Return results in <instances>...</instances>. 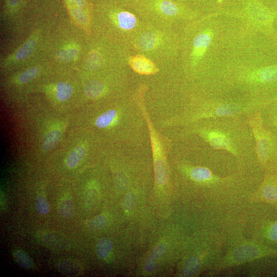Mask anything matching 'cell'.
I'll return each mask as SVG.
<instances>
[{
    "label": "cell",
    "instance_id": "cell-19",
    "mask_svg": "<svg viewBox=\"0 0 277 277\" xmlns=\"http://www.w3.org/2000/svg\"><path fill=\"white\" fill-rule=\"evenodd\" d=\"M73 92L72 86L66 82H60L56 85V96L62 102L67 101Z\"/></svg>",
    "mask_w": 277,
    "mask_h": 277
},
{
    "label": "cell",
    "instance_id": "cell-6",
    "mask_svg": "<svg viewBox=\"0 0 277 277\" xmlns=\"http://www.w3.org/2000/svg\"><path fill=\"white\" fill-rule=\"evenodd\" d=\"M248 201L268 203L277 210V174L265 172L260 185L250 194Z\"/></svg>",
    "mask_w": 277,
    "mask_h": 277
},
{
    "label": "cell",
    "instance_id": "cell-17",
    "mask_svg": "<svg viewBox=\"0 0 277 277\" xmlns=\"http://www.w3.org/2000/svg\"><path fill=\"white\" fill-rule=\"evenodd\" d=\"M61 136V133L58 130H52L47 134L44 137L42 148L44 151H49L54 147Z\"/></svg>",
    "mask_w": 277,
    "mask_h": 277
},
{
    "label": "cell",
    "instance_id": "cell-3",
    "mask_svg": "<svg viewBox=\"0 0 277 277\" xmlns=\"http://www.w3.org/2000/svg\"><path fill=\"white\" fill-rule=\"evenodd\" d=\"M159 65H168L174 53L172 29L145 24L130 46Z\"/></svg>",
    "mask_w": 277,
    "mask_h": 277
},
{
    "label": "cell",
    "instance_id": "cell-4",
    "mask_svg": "<svg viewBox=\"0 0 277 277\" xmlns=\"http://www.w3.org/2000/svg\"><path fill=\"white\" fill-rule=\"evenodd\" d=\"M246 118L253 136L259 165L265 172L277 174V135L264 125L261 110Z\"/></svg>",
    "mask_w": 277,
    "mask_h": 277
},
{
    "label": "cell",
    "instance_id": "cell-23",
    "mask_svg": "<svg viewBox=\"0 0 277 277\" xmlns=\"http://www.w3.org/2000/svg\"><path fill=\"white\" fill-rule=\"evenodd\" d=\"M14 257L17 264L22 267L29 269L32 266V262L28 255L24 251L17 250L14 253Z\"/></svg>",
    "mask_w": 277,
    "mask_h": 277
},
{
    "label": "cell",
    "instance_id": "cell-29",
    "mask_svg": "<svg viewBox=\"0 0 277 277\" xmlns=\"http://www.w3.org/2000/svg\"><path fill=\"white\" fill-rule=\"evenodd\" d=\"M118 1H119L118 3L120 5H125V6L128 5L132 1V0H118Z\"/></svg>",
    "mask_w": 277,
    "mask_h": 277
},
{
    "label": "cell",
    "instance_id": "cell-18",
    "mask_svg": "<svg viewBox=\"0 0 277 277\" xmlns=\"http://www.w3.org/2000/svg\"><path fill=\"white\" fill-rule=\"evenodd\" d=\"M113 248L112 242L107 238L100 239L96 244V252L100 258L105 259L110 253Z\"/></svg>",
    "mask_w": 277,
    "mask_h": 277
},
{
    "label": "cell",
    "instance_id": "cell-16",
    "mask_svg": "<svg viewBox=\"0 0 277 277\" xmlns=\"http://www.w3.org/2000/svg\"><path fill=\"white\" fill-rule=\"evenodd\" d=\"M59 270L66 275H76L80 271L78 264L70 261H63L58 265Z\"/></svg>",
    "mask_w": 277,
    "mask_h": 277
},
{
    "label": "cell",
    "instance_id": "cell-15",
    "mask_svg": "<svg viewBox=\"0 0 277 277\" xmlns=\"http://www.w3.org/2000/svg\"><path fill=\"white\" fill-rule=\"evenodd\" d=\"M104 90V87L102 83L93 80L86 85L84 91L87 96L96 98L102 95Z\"/></svg>",
    "mask_w": 277,
    "mask_h": 277
},
{
    "label": "cell",
    "instance_id": "cell-20",
    "mask_svg": "<svg viewBox=\"0 0 277 277\" xmlns=\"http://www.w3.org/2000/svg\"><path fill=\"white\" fill-rule=\"evenodd\" d=\"M36 45L35 39H29L17 51L15 57L17 60L27 58L33 51Z\"/></svg>",
    "mask_w": 277,
    "mask_h": 277
},
{
    "label": "cell",
    "instance_id": "cell-27",
    "mask_svg": "<svg viewBox=\"0 0 277 277\" xmlns=\"http://www.w3.org/2000/svg\"><path fill=\"white\" fill-rule=\"evenodd\" d=\"M35 207L37 212L42 215L47 214L50 210L47 201L42 195L37 196L35 200Z\"/></svg>",
    "mask_w": 277,
    "mask_h": 277
},
{
    "label": "cell",
    "instance_id": "cell-24",
    "mask_svg": "<svg viewBox=\"0 0 277 277\" xmlns=\"http://www.w3.org/2000/svg\"><path fill=\"white\" fill-rule=\"evenodd\" d=\"M60 214L64 217H70L73 214L74 206L73 202L70 199L63 200L59 206Z\"/></svg>",
    "mask_w": 277,
    "mask_h": 277
},
{
    "label": "cell",
    "instance_id": "cell-14",
    "mask_svg": "<svg viewBox=\"0 0 277 277\" xmlns=\"http://www.w3.org/2000/svg\"><path fill=\"white\" fill-rule=\"evenodd\" d=\"M85 154V149L82 146L76 147L68 155L66 160V166L72 168L77 166Z\"/></svg>",
    "mask_w": 277,
    "mask_h": 277
},
{
    "label": "cell",
    "instance_id": "cell-1",
    "mask_svg": "<svg viewBox=\"0 0 277 277\" xmlns=\"http://www.w3.org/2000/svg\"><path fill=\"white\" fill-rule=\"evenodd\" d=\"M243 118H207L208 122L196 131L212 147L228 151L242 165L243 160L246 157V149L251 148L253 138L247 118L243 120Z\"/></svg>",
    "mask_w": 277,
    "mask_h": 277
},
{
    "label": "cell",
    "instance_id": "cell-28",
    "mask_svg": "<svg viewBox=\"0 0 277 277\" xmlns=\"http://www.w3.org/2000/svg\"><path fill=\"white\" fill-rule=\"evenodd\" d=\"M135 202V195L132 192L127 193L124 197L123 206L125 210H130L133 207Z\"/></svg>",
    "mask_w": 277,
    "mask_h": 277
},
{
    "label": "cell",
    "instance_id": "cell-13",
    "mask_svg": "<svg viewBox=\"0 0 277 277\" xmlns=\"http://www.w3.org/2000/svg\"><path fill=\"white\" fill-rule=\"evenodd\" d=\"M117 113L114 109L106 111L100 115L95 121V125L100 128H106L110 125L114 121H116Z\"/></svg>",
    "mask_w": 277,
    "mask_h": 277
},
{
    "label": "cell",
    "instance_id": "cell-10",
    "mask_svg": "<svg viewBox=\"0 0 277 277\" xmlns=\"http://www.w3.org/2000/svg\"><path fill=\"white\" fill-rule=\"evenodd\" d=\"M211 42V36L209 32H203L196 35L192 42L191 54V63L193 65L203 56Z\"/></svg>",
    "mask_w": 277,
    "mask_h": 277
},
{
    "label": "cell",
    "instance_id": "cell-2",
    "mask_svg": "<svg viewBox=\"0 0 277 277\" xmlns=\"http://www.w3.org/2000/svg\"><path fill=\"white\" fill-rule=\"evenodd\" d=\"M243 223L232 227L226 235V251L215 266L212 275L258 259L277 256V249L266 246L243 233Z\"/></svg>",
    "mask_w": 277,
    "mask_h": 277
},
{
    "label": "cell",
    "instance_id": "cell-7",
    "mask_svg": "<svg viewBox=\"0 0 277 277\" xmlns=\"http://www.w3.org/2000/svg\"><path fill=\"white\" fill-rule=\"evenodd\" d=\"M252 239L277 249V219L262 217L254 222Z\"/></svg>",
    "mask_w": 277,
    "mask_h": 277
},
{
    "label": "cell",
    "instance_id": "cell-26",
    "mask_svg": "<svg viewBox=\"0 0 277 277\" xmlns=\"http://www.w3.org/2000/svg\"><path fill=\"white\" fill-rule=\"evenodd\" d=\"M39 73V70L36 67H32L22 73L18 76V80L21 83H28L35 78Z\"/></svg>",
    "mask_w": 277,
    "mask_h": 277
},
{
    "label": "cell",
    "instance_id": "cell-22",
    "mask_svg": "<svg viewBox=\"0 0 277 277\" xmlns=\"http://www.w3.org/2000/svg\"><path fill=\"white\" fill-rule=\"evenodd\" d=\"M102 64L101 55L96 51L90 53L86 61V67L89 70H94L99 68Z\"/></svg>",
    "mask_w": 277,
    "mask_h": 277
},
{
    "label": "cell",
    "instance_id": "cell-5",
    "mask_svg": "<svg viewBox=\"0 0 277 277\" xmlns=\"http://www.w3.org/2000/svg\"><path fill=\"white\" fill-rule=\"evenodd\" d=\"M127 6L146 24L172 29L183 16V11L173 0H132Z\"/></svg>",
    "mask_w": 277,
    "mask_h": 277
},
{
    "label": "cell",
    "instance_id": "cell-25",
    "mask_svg": "<svg viewBox=\"0 0 277 277\" xmlns=\"http://www.w3.org/2000/svg\"><path fill=\"white\" fill-rule=\"evenodd\" d=\"M107 224L106 217L101 214L91 219L88 223V226L91 229L98 230L105 227Z\"/></svg>",
    "mask_w": 277,
    "mask_h": 277
},
{
    "label": "cell",
    "instance_id": "cell-11",
    "mask_svg": "<svg viewBox=\"0 0 277 277\" xmlns=\"http://www.w3.org/2000/svg\"><path fill=\"white\" fill-rule=\"evenodd\" d=\"M264 125L277 135V99L261 110Z\"/></svg>",
    "mask_w": 277,
    "mask_h": 277
},
{
    "label": "cell",
    "instance_id": "cell-12",
    "mask_svg": "<svg viewBox=\"0 0 277 277\" xmlns=\"http://www.w3.org/2000/svg\"><path fill=\"white\" fill-rule=\"evenodd\" d=\"M167 250L165 243H161L152 251L148 257L144 265V269L147 272L153 270L157 264V261L165 254Z\"/></svg>",
    "mask_w": 277,
    "mask_h": 277
},
{
    "label": "cell",
    "instance_id": "cell-8",
    "mask_svg": "<svg viewBox=\"0 0 277 277\" xmlns=\"http://www.w3.org/2000/svg\"><path fill=\"white\" fill-rule=\"evenodd\" d=\"M145 115L147 120L151 136L152 149L154 156L155 175L159 178H163L168 174L167 166L164 158L163 149L155 130H154L152 124L148 121L146 114Z\"/></svg>",
    "mask_w": 277,
    "mask_h": 277
},
{
    "label": "cell",
    "instance_id": "cell-21",
    "mask_svg": "<svg viewBox=\"0 0 277 277\" xmlns=\"http://www.w3.org/2000/svg\"><path fill=\"white\" fill-rule=\"evenodd\" d=\"M78 50L74 47L63 49L57 53V58L63 62H68L76 58Z\"/></svg>",
    "mask_w": 277,
    "mask_h": 277
},
{
    "label": "cell",
    "instance_id": "cell-9",
    "mask_svg": "<svg viewBox=\"0 0 277 277\" xmlns=\"http://www.w3.org/2000/svg\"><path fill=\"white\" fill-rule=\"evenodd\" d=\"M128 64L135 72L141 74H152L159 71L155 63L141 54L129 56Z\"/></svg>",
    "mask_w": 277,
    "mask_h": 277
}]
</instances>
